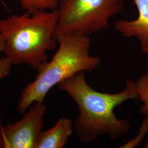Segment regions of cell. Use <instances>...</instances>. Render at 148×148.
Segmentation results:
<instances>
[{
    "label": "cell",
    "mask_w": 148,
    "mask_h": 148,
    "mask_svg": "<svg viewBox=\"0 0 148 148\" xmlns=\"http://www.w3.org/2000/svg\"><path fill=\"white\" fill-rule=\"evenodd\" d=\"M5 47V38L4 35L0 32V53L4 52Z\"/></svg>",
    "instance_id": "12"
},
{
    "label": "cell",
    "mask_w": 148,
    "mask_h": 148,
    "mask_svg": "<svg viewBox=\"0 0 148 148\" xmlns=\"http://www.w3.org/2000/svg\"><path fill=\"white\" fill-rule=\"evenodd\" d=\"M138 11L137 18L132 21L118 20L116 30L126 37H136L143 53L148 54V0H132Z\"/></svg>",
    "instance_id": "6"
},
{
    "label": "cell",
    "mask_w": 148,
    "mask_h": 148,
    "mask_svg": "<svg viewBox=\"0 0 148 148\" xmlns=\"http://www.w3.org/2000/svg\"><path fill=\"white\" fill-rule=\"evenodd\" d=\"M123 6L124 0H60L56 40L66 35L89 36L106 29Z\"/></svg>",
    "instance_id": "4"
},
{
    "label": "cell",
    "mask_w": 148,
    "mask_h": 148,
    "mask_svg": "<svg viewBox=\"0 0 148 148\" xmlns=\"http://www.w3.org/2000/svg\"><path fill=\"white\" fill-rule=\"evenodd\" d=\"M144 117L145 118L141 126L139 128V132L137 136L134 139L125 143L121 147H119V148H133L140 145L144 138L148 133V115Z\"/></svg>",
    "instance_id": "10"
},
{
    "label": "cell",
    "mask_w": 148,
    "mask_h": 148,
    "mask_svg": "<svg viewBox=\"0 0 148 148\" xmlns=\"http://www.w3.org/2000/svg\"><path fill=\"white\" fill-rule=\"evenodd\" d=\"M12 65L10 59L7 57L5 56L0 58V79L10 74Z\"/></svg>",
    "instance_id": "11"
},
{
    "label": "cell",
    "mask_w": 148,
    "mask_h": 148,
    "mask_svg": "<svg viewBox=\"0 0 148 148\" xmlns=\"http://www.w3.org/2000/svg\"><path fill=\"white\" fill-rule=\"evenodd\" d=\"M57 41L59 48L53 58L22 92L17 106L21 114L34 103H43L48 92L64 79L81 71H92L101 64V59L90 54L89 36L66 35Z\"/></svg>",
    "instance_id": "3"
},
{
    "label": "cell",
    "mask_w": 148,
    "mask_h": 148,
    "mask_svg": "<svg viewBox=\"0 0 148 148\" xmlns=\"http://www.w3.org/2000/svg\"><path fill=\"white\" fill-rule=\"evenodd\" d=\"M58 85L59 89L66 92L78 106L74 132L81 143H91L105 134L116 139L128 132L129 122L118 119L114 109L128 100L139 99L136 82L127 80L125 89L118 93H102L91 87L85 72L81 71Z\"/></svg>",
    "instance_id": "1"
},
{
    "label": "cell",
    "mask_w": 148,
    "mask_h": 148,
    "mask_svg": "<svg viewBox=\"0 0 148 148\" xmlns=\"http://www.w3.org/2000/svg\"><path fill=\"white\" fill-rule=\"evenodd\" d=\"M73 132V121L68 118H60L53 127L42 132L36 148H63Z\"/></svg>",
    "instance_id": "7"
},
{
    "label": "cell",
    "mask_w": 148,
    "mask_h": 148,
    "mask_svg": "<svg viewBox=\"0 0 148 148\" xmlns=\"http://www.w3.org/2000/svg\"><path fill=\"white\" fill-rule=\"evenodd\" d=\"M46 109L43 103H34L20 120L1 127L0 148H36Z\"/></svg>",
    "instance_id": "5"
},
{
    "label": "cell",
    "mask_w": 148,
    "mask_h": 148,
    "mask_svg": "<svg viewBox=\"0 0 148 148\" xmlns=\"http://www.w3.org/2000/svg\"><path fill=\"white\" fill-rule=\"evenodd\" d=\"M57 9L40 11L0 19L5 38V56L13 65L27 64L38 71L47 63V52L56 47Z\"/></svg>",
    "instance_id": "2"
},
{
    "label": "cell",
    "mask_w": 148,
    "mask_h": 148,
    "mask_svg": "<svg viewBox=\"0 0 148 148\" xmlns=\"http://www.w3.org/2000/svg\"><path fill=\"white\" fill-rule=\"evenodd\" d=\"M136 85L139 95L138 99L143 103L139 112L145 116L148 115V70L136 81Z\"/></svg>",
    "instance_id": "9"
},
{
    "label": "cell",
    "mask_w": 148,
    "mask_h": 148,
    "mask_svg": "<svg viewBox=\"0 0 148 148\" xmlns=\"http://www.w3.org/2000/svg\"><path fill=\"white\" fill-rule=\"evenodd\" d=\"M25 12L52 11L58 8L60 0H17Z\"/></svg>",
    "instance_id": "8"
},
{
    "label": "cell",
    "mask_w": 148,
    "mask_h": 148,
    "mask_svg": "<svg viewBox=\"0 0 148 148\" xmlns=\"http://www.w3.org/2000/svg\"><path fill=\"white\" fill-rule=\"evenodd\" d=\"M144 148H148V141L147 143H145V144L144 145Z\"/></svg>",
    "instance_id": "13"
}]
</instances>
